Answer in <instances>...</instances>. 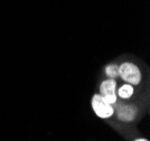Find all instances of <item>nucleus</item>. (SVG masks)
I'll return each mask as SVG.
<instances>
[{
	"mask_svg": "<svg viewBox=\"0 0 150 141\" xmlns=\"http://www.w3.org/2000/svg\"><path fill=\"white\" fill-rule=\"evenodd\" d=\"M119 76L131 85H138L141 81V73L139 68L132 63H123L119 67Z\"/></svg>",
	"mask_w": 150,
	"mask_h": 141,
	"instance_id": "f257e3e1",
	"label": "nucleus"
},
{
	"mask_svg": "<svg viewBox=\"0 0 150 141\" xmlns=\"http://www.w3.org/2000/svg\"><path fill=\"white\" fill-rule=\"evenodd\" d=\"M92 108L95 114L101 119H108L113 114L112 105L105 102L100 94H95L92 98Z\"/></svg>",
	"mask_w": 150,
	"mask_h": 141,
	"instance_id": "f03ea898",
	"label": "nucleus"
},
{
	"mask_svg": "<svg viewBox=\"0 0 150 141\" xmlns=\"http://www.w3.org/2000/svg\"><path fill=\"white\" fill-rule=\"evenodd\" d=\"M117 82L112 79L103 81L100 85V95L104 98V101L109 104H113L117 102Z\"/></svg>",
	"mask_w": 150,
	"mask_h": 141,
	"instance_id": "7ed1b4c3",
	"label": "nucleus"
},
{
	"mask_svg": "<svg viewBox=\"0 0 150 141\" xmlns=\"http://www.w3.org/2000/svg\"><path fill=\"white\" fill-rule=\"evenodd\" d=\"M137 114V108L132 106V105H123L120 106V109L118 110V118L121 121H125L129 122L132 121Z\"/></svg>",
	"mask_w": 150,
	"mask_h": 141,
	"instance_id": "20e7f679",
	"label": "nucleus"
},
{
	"mask_svg": "<svg viewBox=\"0 0 150 141\" xmlns=\"http://www.w3.org/2000/svg\"><path fill=\"white\" fill-rule=\"evenodd\" d=\"M133 94V87L131 84H125L119 90V96L122 98H129Z\"/></svg>",
	"mask_w": 150,
	"mask_h": 141,
	"instance_id": "39448f33",
	"label": "nucleus"
},
{
	"mask_svg": "<svg viewBox=\"0 0 150 141\" xmlns=\"http://www.w3.org/2000/svg\"><path fill=\"white\" fill-rule=\"evenodd\" d=\"M105 73L110 79L114 80V79H117V77L119 76V66L115 65V64L108 65L105 67Z\"/></svg>",
	"mask_w": 150,
	"mask_h": 141,
	"instance_id": "423d86ee",
	"label": "nucleus"
},
{
	"mask_svg": "<svg viewBox=\"0 0 150 141\" xmlns=\"http://www.w3.org/2000/svg\"><path fill=\"white\" fill-rule=\"evenodd\" d=\"M136 141H148V140H146V139H137Z\"/></svg>",
	"mask_w": 150,
	"mask_h": 141,
	"instance_id": "0eeeda50",
	"label": "nucleus"
}]
</instances>
